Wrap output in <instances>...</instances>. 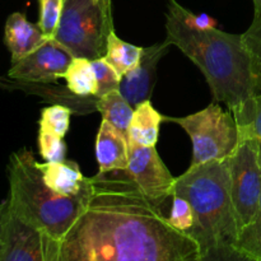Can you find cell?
I'll use <instances>...</instances> for the list:
<instances>
[{"label":"cell","mask_w":261,"mask_h":261,"mask_svg":"<svg viewBox=\"0 0 261 261\" xmlns=\"http://www.w3.org/2000/svg\"><path fill=\"white\" fill-rule=\"evenodd\" d=\"M240 127V126H239ZM241 130L249 133L252 138L255 139L257 144V150H259V160L261 166V94L255 96V103H254V116H252V121L249 126L240 127Z\"/></svg>","instance_id":"cell-27"},{"label":"cell","mask_w":261,"mask_h":261,"mask_svg":"<svg viewBox=\"0 0 261 261\" xmlns=\"http://www.w3.org/2000/svg\"><path fill=\"white\" fill-rule=\"evenodd\" d=\"M163 121L180 125L193 143V160L189 168L213 161L229 160L240 143V127L231 111L211 103L201 111L185 117L163 116Z\"/></svg>","instance_id":"cell-6"},{"label":"cell","mask_w":261,"mask_h":261,"mask_svg":"<svg viewBox=\"0 0 261 261\" xmlns=\"http://www.w3.org/2000/svg\"><path fill=\"white\" fill-rule=\"evenodd\" d=\"M125 172L157 205L162 206L173 196L176 178L161 160L155 147H145L129 140V166Z\"/></svg>","instance_id":"cell-8"},{"label":"cell","mask_w":261,"mask_h":261,"mask_svg":"<svg viewBox=\"0 0 261 261\" xmlns=\"http://www.w3.org/2000/svg\"><path fill=\"white\" fill-rule=\"evenodd\" d=\"M98 175L126 171L129 166V139L124 133L102 120L96 139Z\"/></svg>","instance_id":"cell-12"},{"label":"cell","mask_w":261,"mask_h":261,"mask_svg":"<svg viewBox=\"0 0 261 261\" xmlns=\"http://www.w3.org/2000/svg\"><path fill=\"white\" fill-rule=\"evenodd\" d=\"M0 261H45V234L5 203L0 234Z\"/></svg>","instance_id":"cell-9"},{"label":"cell","mask_w":261,"mask_h":261,"mask_svg":"<svg viewBox=\"0 0 261 261\" xmlns=\"http://www.w3.org/2000/svg\"><path fill=\"white\" fill-rule=\"evenodd\" d=\"M47 40L40 25L31 23L23 13L15 12L8 17L4 42L12 55V64L30 55Z\"/></svg>","instance_id":"cell-13"},{"label":"cell","mask_w":261,"mask_h":261,"mask_svg":"<svg viewBox=\"0 0 261 261\" xmlns=\"http://www.w3.org/2000/svg\"><path fill=\"white\" fill-rule=\"evenodd\" d=\"M170 223L176 229L182 232H190L195 223V213L189 203L188 199L180 195L172 196V206H171L170 216L167 217Z\"/></svg>","instance_id":"cell-23"},{"label":"cell","mask_w":261,"mask_h":261,"mask_svg":"<svg viewBox=\"0 0 261 261\" xmlns=\"http://www.w3.org/2000/svg\"><path fill=\"white\" fill-rule=\"evenodd\" d=\"M143 48L144 47L125 42L117 37L115 31H112L107 40L106 54L103 59L122 76L139 64L143 55Z\"/></svg>","instance_id":"cell-17"},{"label":"cell","mask_w":261,"mask_h":261,"mask_svg":"<svg viewBox=\"0 0 261 261\" xmlns=\"http://www.w3.org/2000/svg\"><path fill=\"white\" fill-rule=\"evenodd\" d=\"M97 111L101 112L102 119L106 120L112 126L116 127L127 137L130 122L134 114V107L126 101L119 89L98 97Z\"/></svg>","instance_id":"cell-16"},{"label":"cell","mask_w":261,"mask_h":261,"mask_svg":"<svg viewBox=\"0 0 261 261\" xmlns=\"http://www.w3.org/2000/svg\"><path fill=\"white\" fill-rule=\"evenodd\" d=\"M38 148L46 162H63L65 161L66 145L63 138L47 130L38 132Z\"/></svg>","instance_id":"cell-25"},{"label":"cell","mask_w":261,"mask_h":261,"mask_svg":"<svg viewBox=\"0 0 261 261\" xmlns=\"http://www.w3.org/2000/svg\"><path fill=\"white\" fill-rule=\"evenodd\" d=\"M5 203L0 204V234H2V223H3V213H4Z\"/></svg>","instance_id":"cell-29"},{"label":"cell","mask_w":261,"mask_h":261,"mask_svg":"<svg viewBox=\"0 0 261 261\" xmlns=\"http://www.w3.org/2000/svg\"><path fill=\"white\" fill-rule=\"evenodd\" d=\"M73 114L69 107L64 105H53L42 110L40 120V129L47 130L53 134L64 138L70 125V116Z\"/></svg>","instance_id":"cell-20"},{"label":"cell","mask_w":261,"mask_h":261,"mask_svg":"<svg viewBox=\"0 0 261 261\" xmlns=\"http://www.w3.org/2000/svg\"><path fill=\"white\" fill-rule=\"evenodd\" d=\"M237 247L250 256L261 261V196L256 216L251 223L241 231Z\"/></svg>","instance_id":"cell-21"},{"label":"cell","mask_w":261,"mask_h":261,"mask_svg":"<svg viewBox=\"0 0 261 261\" xmlns=\"http://www.w3.org/2000/svg\"><path fill=\"white\" fill-rule=\"evenodd\" d=\"M245 46L249 51L254 75L255 93L261 94V14H255L249 30L242 35Z\"/></svg>","instance_id":"cell-19"},{"label":"cell","mask_w":261,"mask_h":261,"mask_svg":"<svg viewBox=\"0 0 261 261\" xmlns=\"http://www.w3.org/2000/svg\"><path fill=\"white\" fill-rule=\"evenodd\" d=\"M255 5V14H261V0H252Z\"/></svg>","instance_id":"cell-28"},{"label":"cell","mask_w":261,"mask_h":261,"mask_svg":"<svg viewBox=\"0 0 261 261\" xmlns=\"http://www.w3.org/2000/svg\"><path fill=\"white\" fill-rule=\"evenodd\" d=\"M73 56L53 38L36 48L22 60L12 64L8 71L10 79L31 83H53L64 78Z\"/></svg>","instance_id":"cell-10"},{"label":"cell","mask_w":261,"mask_h":261,"mask_svg":"<svg viewBox=\"0 0 261 261\" xmlns=\"http://www.w3.org/2000/svg\"><path fill=\"white\" fill-rule=\"evenodd\" d=\"M114 31L111 0H64L63 13L53 40L73 58H103Z\"/></svg>","instance_id":"cell-5"},{"label":"cell","mask_w":261,"mask_h":261,"mask_svg":"<svg viewBox=\"0 0 261 261\" xmlns=\"http://www.w3.org/2000/svg\"><path fill=\"white\" fill-rule=\"evenodd\" d=\"M64 79L66 81V87L74 94L83 97L96 96L97 79L89 59L73 58L64 74Z\"/></svg>","instance_id":"cell-18"},{"label":"cell","mask_w":261,"mask_h":261,"mask_svg":"<svg viewBox=\"0 0 261 261\" xmlns=\"http://www.w3.org/2000/svg\"><path fill=\"white\" fill-rule=\"evenodd\" d=\"M91 63L97 79L96 97H101L109 92L120 88L121 75L103 58L91 60Z\"/></svg>","instance_id":"cell-22"},{"label":"cell","mask_w":261,"mask_h":261,"mask_svg":"<svg viewBox=\"0 0 261 261\" xmlns=\"http://www.w3.org/2000/svg\"><path fill=\"white\" fill-rule=\"evenodd\" d=\"M173 195L188 199L193 206L195 223L189 233L201 252L237 247L240 229L231 198L229 160L188 168L176 178Z\"/></svg>","instance_id":"cell-3"},{"label":"cell","mask_w":261,"mask_h":261,"mask_svg":"<svg viewBox=\"0 0 261 261\" xmlns=\"http://www.w3.org/2000/svg\"><path fill=\"white\" fill-rule=\"evenodd\" d=\"M64 0H40V19L38 25L47 38H53L56 32L61 13H63Z\"/></svg>","instance_id":"cell-24"},{"label":"cell","mask_w":261,"mask_h":261,"mask_svg":"<svg viewBox=\"0 0 261 261\" xmlns=\"http://www.w3.org/2000/svg\"><path fill=\"white\" fill-rule=\"evenodd\" d=\"M38 167L46 185L61 195H81L88 185V177L82 175L79 166L73 161L38 163Z\"/></svg>","instance_id":"cell-14"},{"label":"cell","mask_w":261,"mask_h":261,"mask_svg":"<svg viewBox=\"0 0 261 261\" xmlns=\"http://www.w3.org/2000/svg\"><path fill=\"white\" fill-rule=\"evenodd\" d=\"M166 42L175 45L205 75L216 102H223L240 127L254 116L255 83L251 60L242 35L218 28L196 30L168 12Z\"/></svg>","instance_id":"cell-2"},{"label":"cell","mask_w":261,"mask_h":261,"mask_svg":"<svg viewBox=\"0 0 261 261\" xmlns=\"http://www.w3.org/2000/svg\"><path fill=\"white\" fill-rule=\"evenodd\" d=\"M201 257L203 261H259L236 246L201 252Z\"/></svg>","instance_id":"cell-26"},{"label":"cell","mask_w":261,"mask_h":261,"mask_svg":"<svg viewBox=\"0 0 261 261\" xmlns=\"http://www.w3.org/2000/svg\"><path fill=\"white\" fill-rule=\"evenodd\" d=\"M8 177L9 208L54 241L65 236L88 203L91 178L81 195H61L46 185L31 150L20 149L10 155Z\"/></svg>","instance_id":"cell-4"},{"label":"cell","mask_w":261,"mask_h":261,"mask_svg":"<svg viewBox=\"0 0 261 261\" xmlns=\"http://www.w3.org/2000/svg\"><path fill=\"white\" fill-rule=\"evenodd\" d=\"M121 172L91 177L87 206L65 236H45V261H203L198 241Z\"/></svg>","instance_id":"cell-1"},{"label":"cell","mask_w":261,"mask_h":261,"mask_svg":"<svg viewBox=\"0 0 261 261\" xmlns=\"http://www.w3.org/2000/svg\"><path fill=\"white\" fill-rule=\"evenodd\" d=\"M231 198L240 233L256 216L261 196V166L254 138L240 129V143L229 158Z\"/></svg>","instance_id":"cell-7"},{"label":"cell","mask_w":261,"mask_h":261,"mask_svg":"<svg viewBox=\"0 0 261 261\" xmlns=\"http://www.w3.org/2000/svg\"><path fill=\"white\" fill-rule=\"evenodd\" d=\"M163 116L153 107L150 99L134 109L127 139L145 147H155Z\"/></svg>","instance_id":"cell-15"},{"label":"cell","mask_w":261,"mask_h":261,"mask_svg":"<svg viewBox=\"0 0 261 261\" xmlns=\"http://www.w3.org/2000/svg\"><path fill=\"white\" fill-rule=\"evenodd\" d=\"M170 43L163 41L143 48L139 64L121 76L119 91L133 107L150 99L157 81V66L161 59L170 50Z\"/></svg>","instance_id":"cell-11"}]
</instances>
